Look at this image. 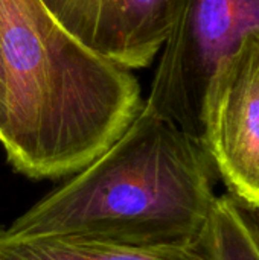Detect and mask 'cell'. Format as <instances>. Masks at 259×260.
Instances as JSON below:
<instances>
[{"label": "cell", "mask_w": 259, "mask_h": 260, "mask_svg": "<svg viewBox=\"0 0 259 260\" xmlns=\"http://www.w3.org/2000/svg\"><path fill=\"white\" fill-rule=\"evenodd\" d=\"M60 26L93 53L127 69L153 62L176 0H43Z\"/></svg>", "instance_id": "cell-5"}, {"label": "cell", "mask_w": 259, "mask_h": 260, "mask_svg": "<svg viewBox=\"0 0 259 260\" xmlns=\"http://www.w3.org/2000/svg\"><path fill=\"white\" fill-rule=\"evenodd\" d=\"M200 248L209 260H259V232L231 195L215 198Z\"/></svg>", "instance_id": "cell-7"}, {"label": "cell", "mask_w": 259, "mask_h": 260, "mask_svg": "<svg viewBox=\"0 0 259 260\" xmlns=\"http://www.w3.org/2000/svg\"><path fill=\"white\" fill-rule=\"evenodd\" d=\"M214 172L198 142L142 105L114 143L5 232L198 248L217 198Z\"/></svg>", "instance_id": "cell-2"}, {"label": "cell", "mask_w": 259, "mask_h": 260, "mask_svg": "<svg viewBox=\"0 0 259 260\" xmlns=\"http://www.w3.org/2000/svg\"><path fill=\"white\" fill-rule=\"evenodd\" d=\"M8 123H9V93H8L5 58L0 46V143L2 145L8 134Z\"/></svg>", "instance_id": "cell-8"}, {"label": "cell", "mask_w": 259, "mask_h": 260, "mask_svg": "<svg viewBox=\"0 0 259 260\" xmlns=\"http://www.w3.org/2000/svg\"><path fill=\"white\" fill-rule=\"evenodd\" d=\"M9 165L32 180L72 177L134 120L143 102L127 70L85 49L43 0H0Z\"/></svg>", "instance_id": "cell-1"}, {"label": "cell", "mask_w": 259, "mask_h": 260, "mask_svg": "<svg viewBox=\"0 0 259 260\" xmlns=\"http://www.w3.org/2000/svg\"><path fill=\"white\" fill-rule=\"evenodd\" d=\"M205 149L231 197L259 206V35H249L217 69L205 108Z\"/></svg>", "instance_id": "cell-4"}, {"label": "cell", "mask_w": 259, "mask_h": 260, "mask_svg": "<svg viewBox=\"0 0 259 260\" xmlns=\"http://www.w3.org/2000/svg\"><path fill=\"white\" fill-rule=\"evenodd\" d=\"M0 260H209L191 247L140 248L73 236H12L0 229Z\"/></svg>", "instance_id": "cell-6"}, {"label": "cell", "mask_w": 259, "mask_h": 260, "mask_svg": "<svg viewBox=\"0 0 259 260\" xmlns=\"http://www.w3.org/2000/svg\"><path fill=\"white\" fill-rule=\"evenodd\" d=\"M249 35H259V0H176L143 105L205 148L209 85Z\"/></svg>", "instance_id": "cell-3"}]
</instances>
